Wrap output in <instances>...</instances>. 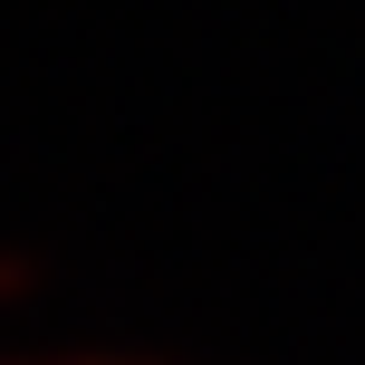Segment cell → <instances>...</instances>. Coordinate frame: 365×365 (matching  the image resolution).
<instances>
[{"mask_svg": "<svg viewBox=\"0 0 365 365\" xmlns=\"http://www.w3.org/2000/svg\"><path fill=\"white\" fill-rule=\"evenodd\" d=\"M0 365H154L145 346H29V356H0Z\"/></svg>", "mask_w": 365, "mask_h": 365, "instance_id": "obj_2", "label": "cell"}, {"mask_svg": "<svg viewBox=\"0 0 365 365\" xmlns=\"http://www.w3.org/2000/svg\"><path fill=\"white\" fill-rule=\"evenodd\" d=\"M38 279H48V269H38V250L0 240V317H10V308H29V298H38Z\"/></svg>", "mask_w": 365, "mask_h": 365, "instance_id": "obj_1", "label": "cell"}]
</instances>
